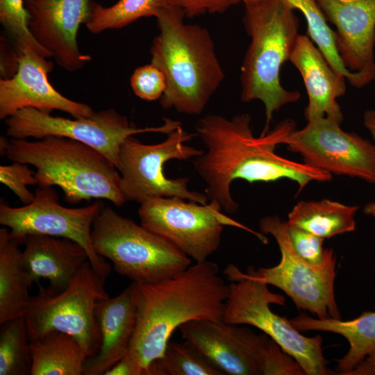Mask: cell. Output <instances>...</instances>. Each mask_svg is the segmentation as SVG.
I'll list each match as a JSON object with an SVG mask.
<instances>
[{"instance_id": "1", "label": "cell", "mask_w": 375, "mask_h": 375, "mask_svg": "<svg viewBox=\"0 0 375 375\" xmlns=\"http://www.w3.org/2000/svg\"><path fill=\"white\" fill-rule=\"evenodd\" d=\"M248 113L231 119L207 115L196 126L204 145L201 155L194 158V168L206 183L208 201H215L227 213H234L238 204L233 199L231 185L242 179L249 183L274 182L288 178L296 182L300 192L312 182H329L332 175L278 156L276 147L295 129L293 120L281 122L270 132L255 137Z\"/></svg>"}, {"instance_id": "2", "label": "cell", "mask_w": 375, "mask_h": 375, "mask_svg": "<svg viewBox=\"0 0 375 375\" xmlns=\"http://www.w3.org/2000/svg\"><path fill=\"white\" fill-rule=\"evenodd\" d=\"M138 285V319L126 356L140 375H148L150 365L162 356L182 324L195 319L224 322L229 285L213 262H196L172 277Z\"/></svg>"}, {"instance_id": "3", "label": "cell", "mask_w": 375, "mask_h": 375, "mask_svg": "<svg viewBox=\"0 0 375 375\" xmlns=\"http://www.w3.org/2000/svg\"><path fill=\"white\" fill-rule=\"evenodd\" d=\"M179 8L165 6L156 18L159 29L151 47V62L164 74V109L198 115L222 84L225 74L209 31L184 22Z\"/></svg>"}, {"instance_id": "4", "label": "cell", "mask_w": 375, "mask_h": 375, "mask_svg": "<svg viewBox=\"0 0 375 375\" xmlns=\"http://www.w3.org/2000/svg\"><path fill=\"white\" fill-rule=\"evenodd\" d=\"M0 146L9 160L36 169L38 186H58L68 203L103 199L119 207L127 201L117 168L83 142L56 136L36 141L1 137Z\"/></svg>"}, {"instance_id": "5", "label": "cell", "mask_w": 375, "mask_h": 375, "mask_svg": "<svg viewBox=\"0 0 375 375\" xmlns=\"http://www.w3.org/2000/svg\"><path fill=\"white\" fill-rule=\"evenodd\" d=\"M245 5L244 24L251 42L241 67V100H260L265 110L266 134L275 112L297 101V91L285 90L280 70L299 36V19L281 0H263Z\"/></svg>"}, {"instance_id": "6", "label": "cell", "mask_w": 375, "mask_h": 375, "mask_svg": "<svg viewBox=\"0 0 375 375\" xmlns=\"http://www.w3.org/2000/svg\"><path fill=\"white\" fill-rule=\"evenodd\" d=\"M96 253L115 270L138 284L156 283L188 268L192 259L175 245L141 224L104 207L94 219Z\"/></svg>"}, {"instance_id": "7", "label": "cell", "mask_w": 375, "mask_h": 375, "mask_svg": "<svg viewBox=\"0 0 375 375\" xmlns=\"http://www.w3.org/2000/svg\"><path fill=\"white\" fill-rule=\"evenodd\" d=\"M223 274L230 281L224 322L260 329L294 358L306 375L331 374L324 356L322 338L303 335L289 319L271 310L272 303L284 306L283 296L271 292L267 283L247 276L233 264H229Z\"/></svg>"}, {"instance_id": "8", "label": "cell", "mask_w": 375, "mask_h": 375, "mask_svg": "<svg viewBox=\"0 0 375 375\" xmlns=\"http://www.w3.org/2000/svg\"><path fill=\"white\" fill-rule=\"evenodd\" d=\"M104 281L88 262L60 292L40 285L39 293L32 297L24 316L29 341L58 331L77 340L87 358L94 356L100 343L94 310L99 300L110 297Z\"/></svg>"}, {"instance_id": "9", "label": "cell", "mask_w": 375, "mask_h": 375, "mask_svg": "<svg viewBox=\"0 0 375 375\" xmlns=\"http://www.w3.org/2000/svg\"><path fill=\"white\" fill-rule=\"evenodd\" d=\"M166 135L167 138L157 144H144L133 135L122 144L118 170L126 200L141 203L151 198L178 197L207 203L205 193L188 189L189 178H169L165 174L166 162L188 160L202 153L203 149L185 144L194 135L185 131L181 125Z\"/></svg>"}, {"instance_id": "10", "label": "cell", "mask_w": 375, "mask_h": 375, "mask_svg": "<svg viewBox=\"0 0 375 375\" xmlns=\"http://www.w3.org/2000/svg\"><path fill=\"white\" fill-rule=\"evenodd\" d=\"M178 197L151 198L140 203V224L178 247L196 262L208 260L219 248L225 226L243 229L262 243L268 240L261 232L222 212L215 201L206 204Z\"/></svg>"}, {"instance_id": "11", "label": "cell", "mask_w": 375, "mask_h": 375, "mask_svg": "<svg viewBox=\"0 0 375 375\" xmlns=\"http://www.w3.org/2000/svg\"><path fill=\"white\" fill-rule=\"evenodd\" d=\"M6 125L7 135L14 139L56 136L83 142L104 155L118 169L120 147L127 138L144 133L167 134L181 123L164 118L161 126L138 128L113 108L94 112L89 117L69 119L25 108L6 118Z\"/></svg>"}, {"instance_id": "12", "label": "cell", "mask_w": 375, "mask_h": 375, "mask_svg": "<svg viewBox=\"0 0 375 375\" xmlns=\"http://www.w3.org/2000/svg\"><path fill=\"white\" fill-rule=\"evenodd\" d=\"M259 227L262 233L272 235L276 241L281 260L270 267L249 266L244 274L283 290L299 309L319 319H341L334 292L335 264L315 268L303 260L290 243L287 221L278 216L261 218Z\"/></svg>"}, {"instance_id": "13", "label": "cell", "mask_w": 375, "mask_h": 375, "mask_svg": "<svg viewBox=\"0 0 375 375\" xmlns=\"http://www.w3.org/2000/svg\"><path fill=\"white\" fill-rule=\"evenodd\" d=\"M103 208L100 200L82 208L65 207L59 203L53 187L38 186L33 201L23 206L12 207L1 199L0 224L22 243L30 235H50L77 242L86 251L92 268L106 279L110 265L96 253L91 237L93 222Z\"/></svg>"}, {"instance_id": "14", "label": "cell", "mask_w": 375, "mask_h": 375, "mask_svg": "<svg viewBox=\"0 0 375 375\" xmlns=\"http://www.w3.org/2000/svg\"><path fill=\"white\" fill-rule=\"evenodd\" d=\"M283 140L289 151L303 162L331 175L347 176L375 184V144L355 133L343 131L328 117L307 121Z\"/></svg>"}, {"instance_id": "15", "label": "cell", "mask_w": 375, "mask_h": 375, "mask_svg": "<svg viewBox=\"0 0 375 375\" xmlns=\"http://www.w3.org/2000/svg\"><path fill=\"white\" fill-rule=\"evenodd\" d=\"M184 340L194 344L224 374L263 375L275 342L240 324L195 319L179 328Z\"/></svg>"}, {"instance_id": "16", "label": "cell", "mask_w": 375, "mask_h": 375, "mask_svg": "<svg viewBox=\"0 0 375 375\" xmlns=\"http://www.w3.org/2000/svg\"><path fill=\"white\" fill-rule=\"evenodd\" d=\"M91 0H24L28 28L39 44L69 72L92 59L81 52L77 35L88 17Z\"/></svg>"}, {"instance_id": "17", "label": "cell", "mask_w": 375, "mask_h": 375, "mask_svg": "<svg viewBox=\"0 0 375 375\" xmlns=\"http://www.w3.org/2000/svg\"><path fill=\"white\" fill-rule=\"evenodd\" d=\"M53 64L31 50H19V67L14 76L0 80V119L25 108L51 112H65L73 117H89L94 111L88 105L61 94L50 83L48 74Z\"/></svg>"}, {"instance_id": "18", "label": "cell", "mask_w": 375, "mask_h": 375, "mask_svg": "<svg viewBox=\"0 0 375 375\" xmlns=\"http://www.w3.org/2000/svg\"><path fill=\"white\" fill-rule=\"evenodd\" d=\"M326 19L336 28L337 50L344 67L375 79V0H316Z\"/></svg>"}, {"instance_id": "19", "label": "cell", "mask_w": 375, "mask_h": 375, "mask_svg": "<svg viewBox=\"0 0 375 375\" xmlns=\"http://www.w3.org/2000/svg\"><path fill=\"white\" fill-rule=\"evenodd\" d=\"M139 288L132 282L114 298L101 299L94 316L100 343L97 353L86 358L84 375H104L128 352L138 323Z\"/></svg>"}, {"instance_id": "20", "label": "cell", "mask_w": 375, "mask_h": 375, "mask_svg": "<svg viewBox=\"0 0 375 375\" xmlns=\"http://www.w3.org/2000/svg\"><path fill=\"white\" fill-rule=\"evenodd\" d=\"M290 60L301 74L308 96L307 121L328 117L341 124L343 115L337 99L346 92V78L337 73L309 37L299 35Z\"/></svg>"}, {"instance_id": "21", "label": "cell", "mask_w": 375, "mask_h": 375, "mask_svg": "<svg viewBox=\"0 0 375 375\" xmlns=\"http://www.w3.org/2000/svg\"><path fill=\"white\" fill-rule=\"evenodd\" d=\"M21 266L33 282H49L50 290L58 292L70 284L79 270L90 262L85 249L62 238L30 235L24 238Z\"/></svg>"}, {"instance_id": "22", "label": "cell", "mask_w": 375, "mask_h": 375, "mask_svg": "<svg viewBox=\"0 0 375 375\" xmlns=\"http://www.w3.org/2000/svg\"><path fill=\"white\" fill-rule=\"evenodd\" d=\"M299 331H320L341 335L349 342L347 353L338 360L336 372L348 375L375 349V312L367 311L358 317L341 319L312 318L301 314L290 319Z\"/></svg>"}, {"instance_id": "23", "label": "cell", "mask_w": 375, "mask_h": 375, "mask_svg": "<svg viewBox=\"0 0 375 375\" xmlns=\"http://www.w3.org/2000/svg\"><path fill=\"white\" fill-rule=\"evenodd\" d=\"M21 243L0 228V324L24 316L31 301L33 282L21 266Z\"/></svg>"}, {"instance_id": "24", "label": "cell", "mask_w": 375, "mask_h": 375, "mask_svg": "<svg viewBox=\"0 0 375 375\" xmlns=\"http://www.w3.org/2000/svg\"><path fill=\"white\" fill-rule=\"evenodd\" d=\"M31 375H82L86 354L74 337L51 331L31 340Z\"/></svg>"}, {"instance_id": "25", "label": "cell", "mask_w": 375, "mask_h": 375, "mask_svg": "<svg viewBox=\"0 0 375 375\" xmlns=\"http://www.w3.org/2000/svg\"><path fill=\"white\" fill-rule=\"evenodd\" d=\"M359 207L327 199L301 201L288 214L287 222L324 239L356 229L355 216Z\"/></svg>"}, {"instance_id": "26", "label": "cell", "mask_w": 375, "mask_h": 375, "mask_svg": "<svg viewBox=\"0 0 375 375\" xmlns=\"http://www.w3.org/2000/svg\"><path fill=\"white\" fill-rule=\"evenodd\" d=\"M288 8L299 10L307 22L308 34L317 45L330 66L356 88L366 83L361 75L349 71L344 65L335 42V33L327 24V19L316 0H281Z\"/></svg>"}, {"instance_id": "27", "label": "cell", "mask_w": 375, "mask_h": 375, "mask_svg": "<svg viewBox=\"0 0 375 375\" xmlns=\"http://www.w3.org/2000/svg\"><path fill=\"white\" fill-rule=\"evenodd\" d=\"M165 6H168L166 0H119L108 7L91 0L89 15L84 25L95 34L121 28L142 17H156Z\"/></svg>"}, {"instance_id": "28", "label": "cell", "mask_w": 375, "mask_h": 375, "mask_svg": "<svg viewBox=\"0 0 375 375\" xmlns=\"http://www.w3.org/2000/svg\"><path fill=\"white\" fill-rule=\"evenodd\" d=\"M148 375H224L194 344L169 342L162 357L149 366Z\"/></svg>"}, {"instance_id": "29", "label": "cell", "mask_w": 375, "mask_h": 375, "mask_svg": "<svg viewBox=\"0 0 375 375\" xmlns=\"http://www.w3.org/2000/svg\"><path fill=\"white\" fill-rule=\"evenodd\" d=\"M29 342L24 316L1 324L0 375L31 374Z\"/></svg>"}, {"instance_id": "30", "label": "cell", "mask_w": 375, "mask_h": 375, "mask_svg": "<svg viewBox=\"0 0 375 375\" xmlns=\"http://www.w3.org/2000/svg\"><path fill=\"white\" fill-rule=\"evenodd\" d=\"M0 22L18 50L31 49L45 58L50 54L33 37L24 0H0Z\"/></svg>"}, {"instance_id": "31", "label": "cell", "mask_w": 375, "mask_h": 375, "mask_svg": "<svg viewBox=\"0 0 375 375\" xmlns=\"http://www.w3.org/2000/svg\"><path fill=\"white\" fill-rule=\"evenodd\" d=\"M290 243L297 253L315 268H324L336 263L333 249L324 248V239L287 222Z\"/></svg>"}, {"instance_id": "32", "label": "cell", "mask_w": 375, "mask_h": 375, "mask_svg": "<svg viewBox=\"0 0 375 375\" xmlns=\"http://www.w3.org/2000/svg\"><path fill=\"white\" fill-rule=\"evenodd\" d=\"M130 83L137 97L149 101L160 99L167 88L164 74L152 63L138 67Z\"/></svg>"}, {"instance_id": "33", "label": "cell", "mask_w": 375, "mask_h": 375, "mask_svg": "<svg viewBox=\"0 0 375 375\" xmlns=\"http://www.w3.org/2000/svg\"><path fill=\"white\" fill-rule=\"evenodd\" d=\"M0 181L10 189L24 205L33 201L35 193L28 185H38L35 172L31 171L26 164L14 162L10 165L0 166Z\"/></svg>"}, {"instance_id": "34", "label": "cell", "mask_w": 375, "mask_h": 375, "mask_svg": "<svg viewBox=\"0 0 375 375\" xmlns=\"http://www.w3.org/2000/svg\"><path fill=\"white\" fill-rule=\"evenodd\" d=\"M169 6L181 9L185 17L193 18L206 13H223L241 0H166Z\"/></svg>"}, {"instance_id": "35", "label": "cell", "mask_w": 375, "mask_h": 375, "mask_svg": "<svg viewBox=\"0 0 375 375\" xmlns=\"http://www.w3.org/2000/svg\"><path fill=\"white\" fill-rule=\"evenodd\" d=\"M19 67V50L12 47L8 39L1 35L0 40L1 79H9L15 76Z\"/></svg>"}, {"instance_id": "36", "label": "cell", "mask_w": 375, "mask_h": 375, "mask_svg": "<svg viewBox=\"0 0 375 375\" xmlns=\"http://www.w3.org/2000/svg\"><path fill=\"white\" fill-rule=\"evenodd\" d=\"M104 375H140L139 371L126 355L107 370Z\"/></svg>"}, {"instance_id": "37", "label": "cell", "mask_w": 375, "mask_h": 375, "mask_svg": "<svg viewBox=\"0 0 375 375\" xmlns=\"http://www.w3.org/2000/svg\"><path fill=\"white\" fill-rule=\"evenodd\" d=\"M348 375H375V349Z\"/></svg>"}, {"instance_id": "38", "label": "cell", "mask_w": 375, "mask_h": 375, "mask_svg": "<svg viewBox=\"0 0 375 375\" xmlns=\"http://www.w3.org/2000/svg\"><path fill=\"white\" fill-rule=\"evenodd\" d=\"M363 123L375 140V110H367L365 112Z\"/></svg>"}, {"instance_id": "39", "label": "cell", "mask_w": 375, "mask_h": 375, "mask_svg": "<svg viewBox=\"0 0 375 375\" xmlns=\"http://www.w3.org/2000/svg\"><path fill=\"white\" fill-rule=\"evenodd\" d=\"M364 212L375 219V202L366 204L363 208Z\"/></svg>"}, {"instance_id": "40", "label": "cell", "mask_w": 375, "mask_h": 375, "mask_svg": "<svg viewBox=\"0 0 375 375\" xmlns=\"http://www.w3.org/2000/svg\"><path fill=\"white\" fill-rule=\"evenodd\" d=\"M260 1H263V0H241V1H242L244 4L254 3V2H257Z\"/></svg>"}]
</instances>
